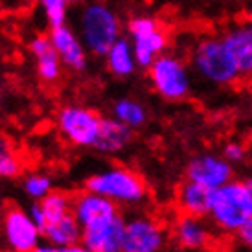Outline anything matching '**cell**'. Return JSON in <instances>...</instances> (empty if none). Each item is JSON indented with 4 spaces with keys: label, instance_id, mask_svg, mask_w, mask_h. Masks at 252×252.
<instances>
[{
    "label": "cell",
    "instance_id": "obj_18",
    "mask_svg": "<svg viewBox=\"0 0 252 252\" xmlns=\"http://www.w3.org/2000/svg\"><path fill=\"white\" fill-rule=\"evenodd\" d=\"M72 212V197L64 191H57L52 189L48 195L41 199V201H33L30 206V214L37 223L39 230L42 234V228L48 223L56 221L59 217L66 216Z\"/></svg>",
    "mask_w": 252,
    "mask_h": 252
},
{
    "label": "cell",
    "instance_id": "obj_8",
    "mask_svg": "<svg viewBox=\"0 0 252 252\" xmlns=\"http://www.w3.org/2000/svg\"><path fill=\"white\" fill-rule=\"evenodd\" d=\"M149 81L158 96L168 101H179L189 92V77L186 66L173 56H160L147 68Z\"/></svg>",
    "mask_w": 252,
    "mask_h": 252
},
{
    "label": "cell",
    "instance_id": "obj_1",
    "mask_svg": "<svg viewBox=\"0 0 252 252\" xmlns=\"http://www.w3.org/2000/svg\"><path fill=\"white\" fill-rule=\"evenodd\" d=\"M252 217V193L245 181L232 179L214 191L208 221L214 230L236 236Z\"/></svg>",
    "mask_w": 252,
    "mask_h": 252
},
{
    "label": "cell",
    "instance_id": "obj_23",
    "mask_svg": "<svg viewBox=\"0 0 252 252\" xmlns=\"http://www.w3.org/2000/svg\"><path fill=\"white\" fill-rule=\"evenodd\" d=\"M54 189V182L48 175L41 171H32L22 179V191L32 199V201H41Z\"/></svg>",
    "mask_w": 252,
    "mask_h": 252
},
{
    "label": "cell",
    "instance_id": "obj_13",
    "mask_svg": "<svg viewBox=\"0 0 252 252\" xmlns=\"http://www.w3.org/2000/svg\"><path fill=\"white\" fill-rule=\"evenodd\" d=\"M124 234H126V219L122 214H118L98 224L83 228L81 243L98 252H122Z\"/></svg>",
    "mask_w": 252,
    "mask_h": 252
},
{
    "label": "cell",
    "instance_id": "obj_6",
    "mask_svg": "<svg viewBox=\"0 0 252 252\" xmlns=\"http://www.w3.org/2000/svg\"><path fill=\"white\" fill-rule=\"evenodd\" d=\"M0 232L4 245L11 252H35L42 239L41 230L30 210L21 206H7L2 212Z\"/></svg>",
    "mask_w": 252,
    "mask_h": 252
},
{
    "label": "cell",
    "instance_id": "obj_15",
    "mask_svg": "<svg viewBox=\"0 0 252 252\" xmlns=\"http://www.w3.org/2000/svg\"><path fill=\"white\" fill-rule=\"evenodd\" d=\"M30 54L35 61L37 76L42 83L56 85L63 76V61L57 54L50 35H35L30 41Z\"/></svg>",
    "mask_w": 252,
    "mask_h": 252
},
{
    "label": "cell",
    "instance_id": "obj_19",
    "mask_svg": "<svg viewBox=\"0 0 252 252\" xmlns=\"http://www.w3.org/2000/svg\"><path fill=\"white\" fill-rule=\"evenodd\" d=\"M224 44L230 52L239 76L252 77V32L249 28L234 30L224 35Z\"/></svg>",
    "mask_w": 252,
    "mask_h": 252
},
{
    "label": "cell",
    "instance_id": "obj_30",
    "mask_svg": "<svg viewBox=\"0 0 252 252\" xmlns=\"http://www.w3.org/2000/svg\"><path fill=\"white\" fill-rule=\"evenodd\" d=\"M245 182H247V186H249V189H251V193H252V175L249 177V179H245Z\"/></svg>",
    "mask_w": 252,
    "mask_h": 252
},
{
    "label": "cell",
    "instance_id": "obj_22",
    "mask_svg": "<svg viewBox=\"0 0 252 252\" xmlns=\"http://www.w3.org/2000/svg\"><path fill=\"white\" fill-rule=\"evenodd\" d=\"M112 116L120 122H124L131 129H140L146 126L147 122V111L140 101L133 98H120L112 105Z\"/></svg>",
    "mask_w": 252,
    "mask_h": 252
},
{
    "label": "cell",
    "instance_id": "obj_27",
    "mask_svg": "<svg viewBox=\"0 0 252 252\" xmlns=\"http://www.w3.org/2000/svg\"><path fill=\"white\" fill-rule=\"evenodd\" d=\"M35 252H98V251H92L89 247H85L83 243H76V245H64V247H59V245H52V243H41V245L37 247Z\"/></svg>",
    "mask_w": 252,
    "mask_h": 252
},
{
    "label": "cell",
    "instance_id": "obj_2",
    "mask_svg": "<svg viewBox=\"0 0 252 252\" xmlns=\"http://www.w3.org/2000/svg\"><path fill=\"white\" fill-rule=\"evenodd\" d=\"M77 35L94 56H103L120 39V21L103 2H87L77 13Z\"/></svg>",
    "mask_w": 252,
    "mask_h": 252
},
{
    "label": "cell",
    "instance_id": "obj_14",
    "mask_svg": "<svg viewBox=\"0 0 252 252\" xmlns=\"http://www.w3.org/2000/svg\"><path fill=\"white\" fill-rule=\"evenodd\" d=\"M48 35L66 68H70L74 72H81L87 68L89 50L83 44L81 37L77 35L70 26L61 24V26H56V28H50Z\"/></svg>",
    "mask_w": 252,
    "mask_h": 252
},
{
    "label": "cell",
    "instance_id": "obj_25",
    "mask_svg": "<svg viewBox=\"0 0 252 252\" xmlns=\"http://www.w3.org/2000/svg\"><path fill=\"white\" fill-rule=\"evenodd\" d=\"M22 173V162L11 149L0 157V179H17Z\"/></svg>",
    "mask_w": 252,
    "mask_h": 252
},
{
    "label": "cell",
    "instance_id": "obj_10",
    "mask_svg": "<svg viewBox=\"0 0 252 252\" xmlns=\"http://www.w3.org/2000/svg\"><path fill=\"white\" fill-rule=\"evenodd\" d=\"M166 247V228L149 216L126 221L122 252H162Z\"/></svg>",
    "mask_w": 252,
    "mask_h": 252
},
{
    "label": "cell",
    "instance_id": "obj_12",
    "mask_svg": "<svg viewBox=\"0 0 252 252\" xmlns=\"http://www.w3.org/2000/svg\"><path fill=\"white\" fill-rule=\"evenodd\" d=\"M72 214L76 216L81 228H89L92 224H98L105 219L118 216L120 208L111 199L94 193L91 189H85L72 197Z\"/></svg>",
    "mask_w": 252,
    "mask_h": 252
},
{
    "label": "cell",
    "instance_id": "obj_28",
    "mask_svg": "<svg viewBox=\"0 0 252 252\" xmlns=\"http://www.w3.org/2000/svg\"><path fill=\"white\" fill-rule=\"evenodd\" d=\"M234 238H236V241L239 243L241 249L252 252V217H251V221H249V223H247Z\"/></svg>",
    "mask_w": 252,
    "mask_h": 252
},
{
    "label": "cell",
    "instance_id": "obj_34",
    "mask_svg": "<svg viewBox=\"0 0 252 252\" xmlns=\"http://www.w3.org/2000/svg\"><path fill=\"white\" fill-rule=\"evenodd\" d=\"M0 212H2V195H0Z\"/></svg>",
    "mask_w": 252,
    "mask_h": 252
},
{
    "label": "cell",
    "instance_id": "obj_11",
    "mask_svg": "<svg viewBox=\"0 0 252 252\" xmlns=\"http://www.w3.org/2000/svg\"><path fill=\"white\" fill-rule=\"evenodd\" d=\"M171 234L181 249L197 252L210 247L214 239V226L206 217L181 214L173 223Z\"/></svg>",
    "mask_w": 252,
    "mask_h": 252
},
{
    "label": "cell",
    "instance_id": "obj_9",
    "mask_svg": "<svg viewBox=\"0 0 252 252\" xmlns=\"http://www.w3.org/2000/svg\"><path fill=\"white\" fill-rule=\"evenodd\" d=\"M184 177L204 188L217 189L234 179V164L217 153H199L189 158Z\"/></svg>",
    "mask_w": 252,
    "mask_h": 252
},
{
    "label": "cell",
    "instance_id": "obj_26",
    "mask_svg": "<svg viewBox=\"0 0 252 252\" xmlns=\"http://www.w3.org/2000/svg\"><path fill=\"white\" fill-rule=\"evenodd\" d=\"M230 162V164H243L249 157V149H247L245 144L241 142H228L226 146L223 147V153H221Z\"/></svg>",
    "mask_w": 252,
    "mask_h": 252
},
{
    "label": "cell",
    "instance_id": "obj_29",
    "mask_svg": "<svg viewBox=\"0 0 252 252\" xmlns=\"http://www.w3.org/2000/svg\"><path fill=\"white\" fill-rule=\"evenodd\" d=\"M9 149H11V147H9L7 138L4 136V134H0V157H2V155H6Z\"/></svg>",
    "mask_w": 252,
    "mask_h": 252
},
{
    "label": "cell",
    "instance_id": "obj_31",
    "mask_svg": "<svg viewBox=\"0 0 252 252\" xmlns=\"http://www.w3.org/2000/svg\"><path fill=\"white\" fill-rule=\"evenodd\" d=\"M66 2H68V4H81L83 0H66Z\"/></svg>",
    "mask_w": 252,
    "mask_h": 252
},
{
    "label": "cell",
    "instance_id": "obj_4",
    "mask_svg": "<svg viewBox=\"0 0 252 252\" xmlns=\"http://www.w3.org/2000/svg\"><path fill=\"white\" fill-rule=\"evenodd\" d=\"M193 63L199 74L217 85H230L239 77V70L223 39H203L193 52Z\"/></svg>",
    "mask_w": 252,
    "mask_h": 252
},
{
    "label": "cell",
    "instance_id": "obj_16",
    "mask_svg": "<svg viewBox=\"0 0 252 252\" xmlns=\"http://www.w3.org/2000/svg\"><path fill=\"white\" fill-rule=\"evenodd\" d=\"M133 138L134 129L126 126L124 122L116 120L114 116L101 118V127H99L98 138L92 149L101 155H116L131 146Z\"/></svg>",
    "mask_w": 252,
    "mask_h": 252
},
{
    "label": "cell",
    "instance_id": "obj_21",
    "mask_svg": "<svg viewBox=\"0 0 252 252\" xmlns=\"http://www.w3.org/2000/svg\"><path fill=\"white\" fill-rule=\"evenodd\" d=\"M105 63L112 76L129 77L134 72V68L138 66L136 57H134L133 42L126 37H120L105 54Z\"/></svg>",
    "mask_w": 252,
    "mask_h": 252
},
{
    "label": "cell",
    "instance_id": "obj_32",
    "mask_svg": "<svg viewBox=\"0 0 252 252\" xmlns=\"http://www.w3.org/2000/svg\"><path fill=\"white\" fill-rule=\"evenodd\" d=\"M247 28H249V30L252 32V15L249 17V24H247Z\"/></svg>",
    "mask_w": 252,
    "mask_h": 252
},
{
    "label": "cell",
    "instance_id": "obj_3",
    "mask_svg": "<svg viewBox=\"0 0 252 252\" xmlns=\"http://www.w3.org/2000/svg\"><path fill=\"white\" fill-rule=\"evenodd\" d=\"M85 189L111 199L118 204H138L147 197V186L136 171L124 166H112L91 175L85 181Z\"/></svg>",
    "mask_w": 252,
    "mask_h": 252
},
{
    "label": "cell",
    "instance_id": "obj_5",
    "mask_svg": "<svg viewBox=\"0 0 252 252\" xmlns=\"http://www.w3.org/2000/svg\"><path fill=\"white\" fill-rule=\"evenodd\" d=\"M56 124L66 142L77 147H94L98 138L101 116L83 105H64L57 111Z\"/></svg>",
    "mask_w": 252,
    "mask_h": 252
},
{
    "label": "cell",
    "instance_id": "obj_17",
    "mask_svg": "<svg viewBox=\"0 0 252 252\" xmlns=\"http://www.w3.org/2000/svg\"><path fill=\"white\" fill-rule=\"evenodd\" d=\"M214 191L216 189L204 188L201 184L191 181L182 182L179 189H177V206L182 214H189V216L206 217L210 214L212 199H214Z\"/></svg>",
    "mask_w": 252,
    "mask_h": 252
},
{
    "label": "cell",
    "instance_id": "obj_7",
    "mask_svg": "<svg viewBox=\"0 0 252 252\" xmlns=\"http://www.w3.org/2000/svg\"><path fill=\"white\" fill-rule=\"evenodd\" d=\"M127 32H129L131 42H133L136 64L142 68H149L155 63V59L160 57L162 52L168 46L166 32L151 17L131 19L127 24Z\"/></svg>",
    "mask_w": 252,
    "mask_h": 252
},
{
    "label": "cell",
    "instance_id": "obj_20",
    "mask_svg": "<svg viewBox=\"0 0 252 252\" xmlns=\"http://www.w3.org/2000/svg\"><path fill=\"white\" fill-rule=\"evenodd\" d=\"M81 234H83V228L77 223L76 216L72 212L56 219V221H52L42 228V239L46 243L59 247L81 243Z\"/></svg>",
    "mask_w": 252,
    "mask_h": 252
},
{
    "label": "cell",
    "instance_id": "obj_33",
    "mask_svg": "<svg viewBox=\"0 0 252 252\" xmlns=\"http://www.w3.org/2000/svg\"><path fill=\"white\" fill-rule=\"evenodd\" d=\"M0 101H2V81H0Z\"/></svg>",
    "mask_w": 252,
    "mask_h": 252
},
{
    "label": "cell",
    "instance_id": "obj_24",
    "mask_svg": "<svg viewBox=\"0 0 252 252\" xmlns=\"http://www.w3.org/2000/svg\"><path fill=\"white\" fill-rule=\"evenodd\" d=\"M39 6L50 28L66 24V15H68V6H70L66 0H39Z\"/></svg>",
    "mask_w": 252,
    "mask_h": 252
}]
</instances>
